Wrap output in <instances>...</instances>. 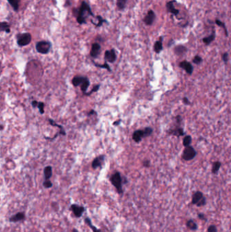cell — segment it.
Returning <instances> with one entry per match:
<instances>
[{"mask_svg":"<svg viewBox=\"0 0 231 232\" xmlns=\"http://www.w3.org/2000/svg\"><path fill=\"white\" fill-rule=\"evenodd\" d=\"M100 52H101V46L100 45V44L97 43V42L92 44L90 52V57L93 58H98Z\"/></svg>","mask_w":231,"mask_h":232,"instance_id":"11","label":"cell"},{"mask_svg":"<svg viewBox=\"0 0 231 232\" xmlns=\"http://www.w3.org/2000/svg\"><path fill=\"white\" fill-rule=\"evenodd\" d=\"M192 142V137L190 135H186L183 138V145L184 147L191 145V143Z\"/></svg>","mask_w":231,"mask_h":232,"instance_id":"32","label":"cell"},{"mask_svg":"<svg viewBox=\"0 0 231 232\" xmlns=\"http://www.w3.org/2000/svg\"><path fill=\"white\" fill-rule=\"evenodd\" d=\"M142 164H143V166L146 168H149L150 166V162L149 161V160L148 159H145L143 161V162H142Z\"/></svg>","mask_w":231,"mask_h":232,"instance_id":"42","label":"cell"},{"mask_svg":"<svg viewBox=\"0 0 231 232\" xmlns=\"http://www.w3.org/2000/svg\"><path fill=\"white\" fill-rule=\"evenodd\" d=\"M203 62V58L199 55H196L192 58V62L195 65H199Z\"/></svg>","mask_w":231,"mask_h":232,"instance_id":"36","label":"cell"},{"mask_svg":"<svg viewBox=\"0 0 231 232\" xmlns=\"http://www.w3.org/2000/svg\"><path fill=\"white\" fill-rule=\"evenodd\" d=\"M100 87V84H97V85H95V86L93 87V88H92V89L91 90V91H90L89 92H85V93H83V94H84V95H86V96H90V95H91L92 93H93V92H97V91L99 90Z\"/></svg>","mask_w":231,"mask_h":232,"instance_id":"35","label":"cell"},{"mask_svg":"<svg viewBox=\"0 0 231 232\" xmlns=\"http://www.w3.org/2000/svg\"><path fill=\"white\" fill-rule=\"evenodd\" d=\"M70 209L71 211L73 212V214L75 215V217L76 218H80L83 215V214L84 213V212H85V210H86L84 206L78 205V204H71Z\"/></svg>","mask_w":231,"mask_h":232,"instance_id":"9","label":"cell"},{"mask_svg":"<svg viewBox=\"0 0 231 232\" xmlns=\"http://www.w3.org/2000/svg\"><path fill=\"white\" fill-rule=\"evenodd\" d=\"M52 44L48 41H40L36 44L35 48L37 52L42 54H47L50 52Z\"/></svg>","mask_w":231,"mask_h":232,"instance_id":"5","label":"cell"},{"mask_svg":"<svg viewBox=\"0 0 231 232\" xmlns=\"http://www.w3.org/2000/svg\"><path fill=\"white\" fill-rule=\"evenodd\" d=\"M197 217H198V219H199L201 221H207L206 215H205L204 213H198L197 214Z\"/></svg>","mask_w":231,"mask_h":232,"instance_id":"39","label":"cell"},{"mask_svg":"<svg viewBox=\"0 0 231 232\" xmlns=\"http://www.w3.org/2000/svg\"><path fill=\"white\" fill-rule=\"evenodd\" d=\"M90 80L88 78H87L85 81L81 84V85L80 86V88H81V90L83 92V93H85V92H86L88 87L90 86Z\"/></svg>","mask_w":231,"mask_h":232,"instance_id":"31","label":"cell"},{"mask_svg":"<svg viewBox=\"0 0 231 232\" xmlns=\"http://www.w3.org/2000/svg\"><path fill=\"white\" fill-rule=\"evenodd\" d=\"M215 23L218 25V27H220L221 28L223 29V30L224 31V33H225V35L226 37H228V29L227 28H226V24L225 23L223 22V21H222L219 19H216L215 20Z\"/></svg>","mask_w":231,"mask_h":232,"instance_id":"27","label":"cell"},{"mask_svg":"<svg viewBox=\"0 0 231 232\" xmlns=\"http://www.w3.org/2000/svg\"><path fill=\"white\" fill-rule=\"evenodd\" d=\"M191 203L193 205L197 206V207H202V206L206 205L207 200L202 192L197 191L192 194Z\"/></svg>","mask_w":231,"mask_h":232,"instance_id":"3","label":"cell"},{"mask_svg":"<svg viewBox=\"0 0 231 232\" xmlns=\"http://www.w3.org/2000/svg\"><path fill=\"white\" fill-rule=\"evenodd\" d=\"M177 3L176 0H170V1L167 2L165 4V8H166V11L167 13H170L171 15H174L176 16V19H178V16L180 14V10L177 9L175 7L174 3Z\"/></svg>","mask_w":231,"mask_h":232,"instance_id":"7","label":"cell"},{"mask_svg":"<svg viewBox=\"0 0 231 232\" xmlns=\"http://www.w3.org/2000/svg\"><path fill=\"white\" fill-rule=\"evenodd\" d=\"M43 185L44 187L46 189H49V188H51L52 187V183L50 181V180H45L44 182L43 183Z\"/></svg>","mask_w":231,"mask_h":232,"instance_id":"38","label":"cell"},{"mask_svg":"<svg viewBox=\"0 0 231 232\" xmlns=\"http://www.w3.org/2000/svg\"><path fill=\"white\" fill-rule=\"evenodd\" d=\"M37 104H38V101H37V100H33L32 103H31V105H32V106H33V108L37 107Z\"/></svg>","mask_w":231,"mask_h":232,"instance_id":"45","label":"cell"},{"mask_svg":"<svg viewBox=\"0 0 231 232\" xmlns=\"http://www.w3.org/2000/svg\"><path fill=\"white\" fill-rule=\"evenodd\" d=\"M44 107H45V104L43 102H38L37 107L39 109V111L41 114H44Z\"/></svg>","mask_w":231,"mask_h":232,"instance_id":"37","label":"cell"},{"mask_svg":"<svg viewBox=\"0 0 231 232\" xmlns=\"http://www.w3.org/2000/svg\"><path fill=\"white\" fill-rule=\"evenodd\" d=\"M84 221H85V223H86V224L90 227V228L92 230V231H93V232H102L101 230L98 229L97 227H95L93 224H92L91 219L89 217H86L85 219H84Z\"/></svg>","mask_w":231,"mask_h":232,"instance_id":"26","label":"cell"},{"mask_svg":"<svg viewBox=\"0 0 231 232\" xmlns=\"http://www.w3.org/2000/svg\"><path fill=\"white\" fill-rule=\"evenodd\" d=\"M44 177L45 180H50L52 176V166H48L44 168Z\"/></svg>","mask_w":231,"mask_h":232,"instance_id":"25","label":"cell"},{"mask_svg":"<svg viewBox=\"0 0 231 232\" xmlns=\"http://www.w3.org/2000/svg\"><path fill=\"white\" fill-rule=\"evenodd\" d=\"M48 121H49L50 124L51 125V126H56V127H58V128L60 129V132H59V133H60V134H62V135H64V136H65V135H66V132H65V130L64 128H63V126H62L61 125H59V124H56L55 121H54V120H51V119H49V120H48Z\"/></svg>","mask_w":231,"mask_h":232,"instance_id":"28","label":"cell"},{"mask_svg":"<svg viewBox=\"0 0 231 232\" xmlns=\"http://www.w3.org/2000/svg\"><path fill=\"white\" fill-rule=\"evenodd\" d=\"M93 115H96V111L93 110V109H92V110H91V111H90L87 113V116H93Z\"/></svg>","mask_w":231,"mask_h":232,"instance_id":"44","label":"cell"},{"mask_svg":"<svg viewBox=\"0 0 231 232\" xmlns=\"http://www.w3.org/2000/svg\"><path fill=\"white\" fill-rule=\"evenodd\" d=\"M32 37L31 33H19L16 35V40H17V44L20 47L26 46L31 43Z\"/></svg>","mask_w":231,"mask_h":232,"instance_id":"4","label":"cell"},{"mask_svg":"<svg viewBox=\"0 0 231 232\" xmlns=\"http://www.w3.org/2000/svg\"><path fill=\"white\" fill-rule=\"evenodd\" d=\"M128 0H116V6L119 11H123L127 6Z\"/></svg>","mask_w":231,"mask_h":232,"instance_id":"23","label":"cell"},{"mask_svg":"<svg viewBox=\"0 0 231 232\" xmlns=\"http://www.w3.org/2000/svg\"><path fill=\"white\" fill-rule=\"evenodd\" d=\"M221 167V162L216 161L213 163L212 168V172L213 175H217L218 172L220 170V168Z\"/></svg>","mask_w":231,"mask_h":232,"instance_id":"29","label":"cell"},{"mask_svg":"<svg viewBox=\"0 0 231 232\" xmlns=\"http://www.w3.org/2000/svg\"><path fill=\"white\" fill-rule=\"evenodd\" d=\"M87 77H84V76H80V75H77V76H75L73 79H72V84L75 87L77 86H80L81 85V84L85 81V80L87 79Z\"/></svg>","mask_w":231,"mask_h":232,"instance_id":"20","label":"cell"},{"mask_svg":"<svg viewBox=\"0 0 231 232\" xmlns=\"http://www.w3.org/2000/svg\"><path fill=\"white\" fill-rule=\"evenodd\" d=\"M95 19V22H91L92 24H93L96 27H102L104 23H107L108 21L103 19L100 15H97L95 16L94 17Z\"/></svg>","mask_w":231,"mask_h":232,"instance_id":"19","label":"cell"},{"mask_svg":"<svg viewBox=\"0 0 231 232\" xmlns=\"http://www.w3.org/2000/svg\"><path fill=\"white\" fill-rule=\"evenodd\" d=\"M188 52V48L185 46L180 44L176 46L174 48V52L177 56H183Z\"/></svg>","mask_w":231,"mask_h":232,"instance_id":"14","label":"cell"},{"mask_svg":"<svg viewBox=\"0 0 231 232\" xmlns=\"http://www.w3.org/2000/svg\"><path fill=\"white\" fill-rule=\"evenodd\" d=\"M73 232H79L78 231H77V229H73Z\"/></svg>","mask_w":231,"mask_h":232,"instance_id":"48","label":"cell"},{"mask_svg":"<svg viewBox=\"0 0 231 232\" xmlns=\"http://www.w3.org/2000/svg\"><path fill=\"white\" fill-rule=\"evenodd\" d=\"M144 138V132L142 130H137L134 131L132 134V139L137 143L141 142L142 139Z\"/></svg>","mask_w":231,"mask_h":232,"instance_id":"17","label":"cell"},{"mask_svg":"<svg viewBox=\"0 0 231 232\" xmlns=\"http://www.w3.org/2000/svg\"><path fill=\"white\" fill-rule=\"evenodd\" d=\"M163 37H159V40L155 42L153 50L154 52L157 54H159L163 50Z\"/></svg>","mask_w":231,"mask_h":232,"instance_id":"18","label":"cell"},{"mask_svg":"<svg viewBox=\"0 0 231 232\" xmlns=\"http://www.w3.org/2000/svg\"><path fill=\"white\" fill-rule=\"evenodd\" d=\"M25 219V214L23 212H19L12 215L9 219V221L11 223H16L18 221H23Z\"/></svg>","mask_w":231,"mask_h":232,"instance_id":"16","label":"cell"},{"mask_svg":"<svg viewBox=\"0 0 231 232\" xmlns=\"http://www.w3.org/2000/svg\"><path fill=\"white\" fill-rule=\"evenodd\" d=\"M73 14L76 17L77 22L79 24H84L87 23L88 16L94 17V14L92 12L90 6L86 1H83L79 8H73Z\"/></svg>","mask_w":231,"mask_h":232,"instance_id":"1","label":"cell"},{"mask_svg":"<svg viewBox=\"0 0 231 232\" xmlns=\"http://www.w3.org/2000/svg\"><path fill=\"white\" fill-rule=\"evenodd\" d=\"M228 52H224L223 54H222V60L224 62V63H227V62L228 61Z\"/></svg>","mask_w":231,"mask_h":232,"instance_id":"41","label":"cell"},{"mask_svg":"<svg viewBox=\"0 0 231 232\" xmlns=\"http://www.w3.org/2000/svg\"><path fill=\"white\" fill-rule=\"evenodd\" d=\"M179 67L181 69L185 71L187 74L190 75H192L193 70H194V68H193V66L192 65L191 63L188 62L187 61H182L180 62L179 64Z\"/></svg>","mask_w":231,"mask_h":232,"instance_id":"12","label":"cell"},{"mask_svg":"<svg viewBox=\"0 0 231 232\" xmlns=\"http://www.w3.org/2000/svg\"><path fill=\"white\" fill-rule=\"evenodd\" d=\"M169 133L170 134H172V135L176 136V137H182L184 135V130L182 128L180 127H176L175 129L174 130H170L169 131Z\"/></svg>","mask_w":231,"mask_h":232,"instance_id":"21","label":"cell"},{"mask_svg":"<svg viewBox=\"0 0 231 232\" xmlns=\"http://www.w3.org/2000/svg\"><path fill=\"white\" fill-rule=\"evenodd\" d=\"M11 7L15 12H18L19 10V0H8Z\"/></svg>","mask_w":231,"mask_h":232,"instance_id":"30","label":"cell"},{"mask_svg":"<svg viewBox=\"0 0 231 232\" xmlns=\"http://www.w3.org/2000/svg\"><path fill=\"white\" fill-rule=\"evenodd\" d=\"M182 101H183V103L186 105H191V102L189 101V100H188V99L187 98V97H184V98L182 99Z\"/></svg>","mask_w":231,"mask_h":232,"instance_id":"43","label":"cell"},{"mask_svg":"<svg viewBox=\"0 0 231 232\" xmlns=\"http://www.w3.org/2000/svg\"><path fill=\"white\" fill-rule=\"evenodd\" d=\"M104 59L105 61L108 62L113 63L117 60V54L115 49L107 50L104 52Z\"/></svg>","mask_w":231,"mask_h":232,"instance_id":"10","label":"cell"},{"mask_svg":"<svg viewBox=\"0 0 231 232\" xmlns=\"http://www.w3.org/2000/svg\"><path fill=\"white\" fill-rule=\"evenodd\" d=\"M186 226L188 229H190L191 231H196L198 229V225L197 223L193 221L192 219H189L186 223Z\"/></svg>","mask_w":231,"mask_h":232,"instance_id":"22","label":"cell"},{"mask_svg":"<svg viewBox=\"0 0 231 232\" xmlns=\"http://www.w3.org/2000/svg\"><path fill=\"white\" fill-rule=\"evenodd\" d=\"M216 30L213 28L211 34H210L209 35H207L206 37H203V38L202 39L203 43L205 46H209V45H210L214 40H215V39H216Z\"/></svg>","mask_w":231,"mask_h":232,"instance_id":"15","label":"cell"},{"mask_svg":"<svg viewBox=\"0 0 231 232\" xmlns=\"http://www.w3.org/2000/svg\"><path fill=\"white\" fill-rule=\"evenodd\" d=\"M155 19H156V14L153 10H149L147 12L146 14L144 16V17L142 19L143 23L146 25V26H151L155 23Z\"/></svg>","mask_w":231,"mask_h":232,"instance_id":"8","label":"cell"},{"mask_svg":"<svg viewBox=\"0 0 231 232\" xmlns=\"http://www.w3.org/2000/svg\"><path fill=\"white\" fill-rule=\"evenodd\" d=\"M104 159H105V155H99L98 156V157L94 158L93 162H92V168H93V169H96V168H101L104 162Z\"/></svg>","mask_w":231,"mask_h":232,"instance_id":"13","label":"cell"},{"mask_svg":"<svg viewBox=\"0 0 231 232\" xmlns=\"http://www.w3.org/2000/svg\"><path fill=\"white\" fill-rule=\"evenodd\" d=\"M0 31H4L7 33L10 32V25L6 21L0 22Z\"/></svg>","mask_w":231,"mask_h":232,"instance_id":"24","label":"cell"},{"mask_svg":"<svg viewBox=\"0 0 231 232\" xmlns=\"http://www.w3.org/2000/svg\"><path fill=\"white\" fill-rule=\"evenodd\" d=\"M110 179L111 184L116 189L117 192L118 193L119 195H122V194L123 193V184L126 183L128 182L126 178L121 176L120 172L117 171L115 172L114 174H113L110 176V179Z\"/></svg>","mask_w":231,"mask_h":232,"instance_id":"2","label":"cell"},{"mask_svg":"<svg viewBox=\"0 0 231 232\" xmlns=\"http://www.w3.org/2000/svg\"><path fill=\"white\" fill-rule=\"evenodd\" d=\"M197 155V151L193 148V147L189 145L186 147L185 149L183 151V154L182 155V158L185 160V161H191Z\"/></svg>","mask_w":231,"mask_h":232,"instance_id":"6","label":"cell"},{"mask_svg":"<svg viewBox=\"0 0 231 232\" xmlns=\"http://www.w3.org/2000/svg\"><path fill=\"white\" fill-rule=\"evenodd\" d=\"M93 63H94V65L96 67H99V68H102V69H107V70H108V71H109V72H111V68H110V67H109V65L107 64V62L106 61H105V62L104 63L103 65L97 64V63H95L94 61H93Z\"/></svg>","mask_w":231,"mask_h":232,"instance_id":"34","label":"cell"},{"mask_svg":"<svg viewBox=\"0 0 231 232\" xmlns=\"http://www.w3.org/2000/svg\"><path fill=\"white\" fill-rule=\"evenodd\" d=\"M182 120V117L180 116H178L177 117H176V121H177L178 124L181 123Z\"/></svg>","mask_w":231,"mask_h":232,"instance_id":"46","label":"cell"},{"mask_svg":"<svg viewBox=\"0 0 231 232\" xmlns=\"http://www.w3.org/2000/svg\"><path fill=\"white\" fill-rule=\"evenodd\" d=\"M121 120H116L115 122H114V123H113V125H114V126H117V125H119L120 123H121Z\"/></svg>","mask_w":231,"mask_h":232,"instance_id":"47","label":"cell"},{"mask_svg":"<svg viewBox=\"0 0 231 232\" xmlns=\"http://www.w3.org/2000/svg\"><path fill=\"white\" fill-rule=\"evenodd\" d=\"M207 232H218V229L216 225H211L207 227Z\"/></svg>","mask_w":231,"mask_h":232,"instance_id":"40","label":"cell"},{"mask_svg":"<svg viewBox=\"0 0 231 232\" xmlns=\"http://www.w3.org/2000/svg\"><path fill=\"white\" fill-rule=\"evenodd\" d=\"M142 130H143V132H144V138H146L148 137H150L153 132V128H150V127H146Z\"/></svg>","mask_w":231,"mask_h":232,"instance_id":"33","label":"cell"}]
</instances>
